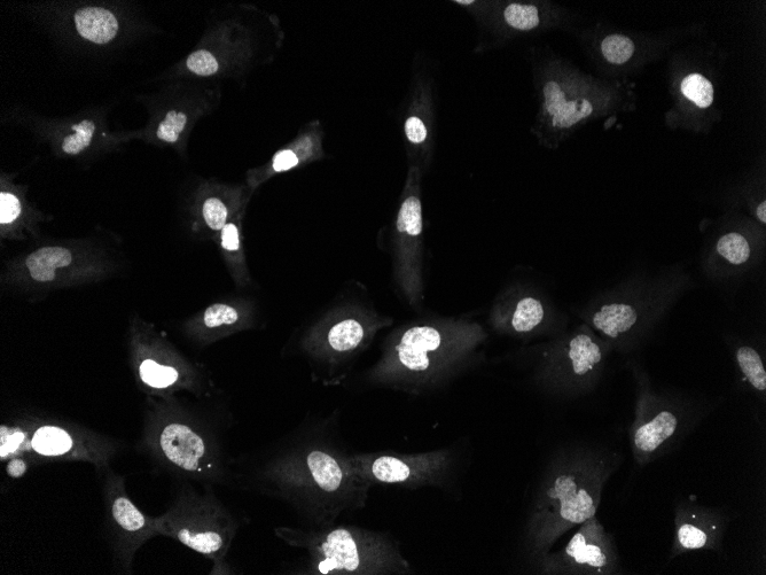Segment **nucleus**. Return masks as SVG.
I'll list each match as a JSON object with an SVG mask.
<instances>
[{"label":"nucleus","mask_w":766,"mask_h":575,"mask_svg":"<svg viewBox=\"0 0 766 575\" xmlns=\"http://www.w3.org/2000/svg\"><path fill=\"white\" fill-rule=\"evenodd\" d=\"M739 368L756 391L766 390V371L760 353L749 346H742L737 352Z\"/></svg>","instance_id":"obj_20"},{"label":"nucleus","mask_w":766,"mask_h":575,"mask_svg":"<svg viewBox=\"0 0 766 575\" xmlns=\"http://www.w3.org/2000/svg\"><path fill=\"white\" fill-rule=\"evenodd\" d=\"M757 217L762 223H766V202L763 201L760 206L757 207Z\"/></svg>","instance_id":"obj_35"},{"label":"nucleus","mask_w":766,"mask_h":575,"mask_svg":"<svg viewBox=\"0 0 766 575\" xmlns=\"http://www.w3.org/2000/svg\"><path fill=\"white\" fill-rule=\"evenodd\" d=\"M252 315L247 309L232 306L230 303H214L191 324V333L200 341L211 343L232 331L246 329Z\"/></svg>","instance_id":"obj_15"},{"label":"nucleus","mask_w":766,"mask_h":575,"mask_svg":"<svg viewBox=\"0 0 766 575\" xmlns=\"http://www.w3.org/2000/svg\"><path fill=\"white\" fill-rule=\"evenodd\" d=\"M637 322L638 313L636 309L630 305H624V303L605 305L591 318L594 329L612 340L620 339L624 334L630 333Z\"/></svg>","instance_id":"obj_18"},{"label":"nucleus","mask_w":766,"mask_h":575,"mask_svg":"<svg viewBox=\"0 0 766 575\" xmlns=\"http://www.w3.org/2000/svg\"><path fill=\"white\" fill-rule=\"evenodd\" d=\"M137 450L156 471L200 486L238 488L236 458L217 427L182 407H164L140 435Z\"/></svg>","instance_id":"obj_4"},{"label":"nucleus","mask_w":766,"mask_h":575,"mask_svg":"<svg viewBox=\"0 0 766 575\" xmlns=\"http://www.w3.org/2000/svg\"><path fill=\"white\" fill-rule=\"evenodd\" d=\"M182 481L174 500L162 515L154 517L159 536L173 539L210 559L220 572L237 538L240 524L215 493V486Z\"/></svg>","instance_id":"obj_7"},{"label":"nucleus","mask_w":766,"mask_h":575,"mask_svg":"<svg viewBox=\"0 0 766 575\" xmlns=\"http://www.w3.org/2000/svg\"><path fill=\"white\" fill-rule=\"evenodd\" d=\"M604 357V347L593 334L576 332L545 353L547 382L565 390H577L578 386H585L597 375Z\"/></svg>","instance_id":"obj_13"},{"label":"nucleus","mask_w":766,"mask_h":575,"mask_svg":"<svg viewBox=\"0 0 766 575\" xmlns=\"http://www.w3.org/2000/svg\"><path fill=\"white\" fill-rule=\"evenodd\" d=\"M187 68L200 76H210L218 71V62L208 51H198L187 59Z\"/></svg>","instance_id":"obj_29"},{"label":"nucleus","mask_w":766,"mask_h":575,"mask_svg":"<svg viewBox=\"0 0 766 575\" xmlns=\"http://www.w3.org/2000/svg\"><path fill=\"white\" fill-rule=\"evenodd\" d=\"M339 413L311 416L256 454L236 460L238 488L285 503L304 526L335 525L366 507L371 484L359 478L339 434Z\"/></svg>","instance_id":"obj_1"},{"label":"nucleus","mask_w":766,"mask_h":575,"mask_svg":"<svg viewBox=\"0 0 766 575\" xmlns=\"http://www.w3.org/2000/svg\"><path fill=\"white\" fill-rule=\"evenodd\" d=\"M683 95L700 108H707L714 101V87L705 76L692 74L682 82Z\"/></svg>","instance_id":"obj_22"},{"label":"nucleus","mask_w":766,"mask_h":575,"mask_svg":"<svg viewBox=\"0 0 766 575\" xmlns=\"http://www.w3.org/2000/svg\"><path fill=\"white\" fill-rule=\"evenodd\" d=\"M75 131L74 135H69L64 139L62 144V151L67 154H78L90 145L93 134H95V123L89 120H84L81 123L73 126Z\"/></svg>","instance_id":"obj_26"},{"label":"nucleus","mask_w":766,"mask_h":575,"mask_svg":"<svg viewBox=\"0 0 766 575\" xmlns=\"http://www.w3.org/2000/svg\"><path fill=\"white\" fill-rule=\"evenodd\" d=\"M3 464L5 465L6 475L15 480L25 477L31 466H34L29 458L23 456L11 457L3 462Z\"/></svg>","instance_id":"obj_32"},{"label":"nucleus","mask_w":766,"mask_h":575,"mask_svg":"<svg viewBox=\"0 0 766 575\" xmlns=\"http://www.w3.org/2000/svg\"><path fill=\"white\" fill-rule=\"evenodd\" d=\"M623 456L593 445L562 448L547 464L525 528V549L536 563L568 531L597 516L604 489Z\"/></svg>","instance_id":"obj_3"},{"label":"nucleus","mask_w":766,"mask_h":575,"mask_svg":"<svg viewBox=\"0 0 766 575\" xmlns=\"http://www.w3.org/2000/svg\"><path fill=\"white\" fill-rule=\"evenodd\" d=\"M186 122L187 118L185 114L175 111L170 112L167 114L166 119L160 124L156 135H158L163 142L176 143L179 135H181V132L186 126Z\"/></svg>","instance_id":"obj_28"},{"label":"nucleus","mask_w":766,"mask_h":575,"mask_svg":"<svg viewBox=\"0 0 766 575\" xmlns=\"http://www.w3.org/2000/svg\"><path fill=\"white\" fill-rule=\"evenodd\" d=\"M221 233V244L224 250L226 252H238L240 250V239L237 225L226 224Z\"/></svg>","instance_id":"obj_34"},{"label":"nucleus","mask_w":766,"mask_h":575,"mask_svg":"<svg viewBox=\"0 0 766 575\" xmlns=\"http://www.w3.org/2000/svg\"><path fill=\"white\" fill-rule=\"evenodd\" d=\"M300 158L292 150L280 151L272 161V170L275 173H285L299 166Z\"/></svg>","instance_id":"obj_33"},{"label":"nucleus","mask_w":766,"mask_h":575,"mask_svg":"<svg viewBox=\"0 0 766 575\" xmlns=\"http://www.w3.org/2000/svg\"><path fill=\"white\" fill-rule=\"evenodd\" d=\"M393 323L394 318L381 315L363 301L342 300L295 334L293 352L306 359L328 384Z\"/></svg>","instance_id":"obj_6"},{"label":"nucleus","mask_w":766,"mask_h":575,"mask_svg":"<svg viewBox=\"0 0 766 575\" xmlns=\"http://www.w3.org/2000/svg\"><path fill=\"white\" fill-rule=\"evenodd\" d=\"M73 261L72 253L62 247H44L28 256L27 268L37 282H51L58 268L68 267Z\"/></svg>","instance_id":"obj_19"},{"label":"nucleus","mask_w":766,"mask_h":575,"mask_svg":"<svg viewBox=\"0 0 766 575\" xmlns=\"http://www.w3.org/2000/svg\"><path fill=\"white\" fill-rule=\"evenodd\" d=\"M104 500V531L117 573L131 574L140 548L159 536L154 517L147 516L129 496L125 478L112 468L99 476Z\"/></svg>","instance_id":"obj_9"},{"label":"nucleus","mask_w":766,"mask_h":575,"mask_svg":"<svg viewBox=\"0 0 766 575\" xmlns=\"http://www.w3.org/2000/svg\"><path fill=\"white\" fill-rule=\"evenodd\" d=\"M277 538L304 551L287 572L308 575H406L412 566L387 533L358 526H279Z\"/></svg>","instance_id":"obj_5"},{"label":"nucleus","mask_w":766,"mask_h":575,"mask_svg":"<svg viewBox=\"0 0 766 575\" xmlns=\"http://www.w3.org/2000/svg\"><path fill=\"white\" fill-rule=\"evenodd\" d=\"M717 252L732 264H741L748 261L750 247L747 239L740 233H729L719 239Z\"/></svg>","instance_id":"obj_24"},{"label":"nucleus","mask_w":766,"mask_h":575,"mask_svg":"<svg viewBox=\"0 0 766 575\" xmlns=\"http://www.w3.org/2000/svg\"><path fill=\"white\" fill-rule=\"evenodd\" d=\"M592 113L593 106L589 100H567L557 114L552 116V126L559 129H569L588 118Z\"/></svg>","instance_id":"obj_21"},{"label":"nucleus","mask_w":766,"mask_h":575,"mask_svg":"<svg viewBox=\"0 0 766 575\" xmlns=\"http://www.w3.org/2000/svg\"><path fill=\"white\" fill-rule=\"evenodd\" d=\"M455 462L456 454L448 448L416 454L351 453V464L358 477L372 486L444 487Z\"/></svg>","instance_id":"obj_10"},{"label":"nucleus","mask_w":766,"mask_h":575,"mask_svg":"<svg viewBox=\"0 0 766 575\" xmlns=\"http://www.w3.org/2000/svg\"><path fill=\"white\" fill-rule=\"evenodd\" d=\"M75 25L85 40L106 44L114 40L119 30L114 14L100 7H87L75 14Z\"/></svg>","instance_id":"obj_17"},{"label":"nucleus","mask_w":766,"mask_h":575,"mask_svg":"<svg viewBox=\"0 0 766 575\" xmlns=\"http://www.w3.org/2000/svg\"><path fill=\"white\" fill-rule=\"evenodd\" d=\"M604 57L614 65H622L633 56L635 44L630 38L622 35H612L605 38L601 44Z\"/></svg>","instance_id":"obj_25"},{"label":"nucleus","mask_w":766,"mask_h":575,"mask_svg":"<svg viewBox=\"0 0 766 575\" xmlns=\"http://www.w3.org/2000/svg\"><path fill=\"white\" fill-rule=\"evenodd\" d=\"M21 213L20 201L10 193L0 194V223L9 224L17 220Z\"/></svg>","instance_id":"obj_30"},{"label":"nucleus","mask_w":766,"mask_h":575,"mask_svg":"<svg viewBox=\"0 0 766 575\" xmlns=\"http://www.w3.org/2000/svg\"><path fill=\"white\" fill-rule=\"evenodd\" d=\"M504 21L515 30L529 31L539 26V11L535 5L511 4L504 10Z\"/></svg>","instance_id":"obj_23"},{"label":"nucleus","mask_w":766,"mask_h":575,"mask_svg":"<svg viewBox=\"0 0 766 575\" xmlns=\"http://www.w3.org/2000/svg\"><path fill=\"white\" fill-rule=\"evenodd\" d=\"M487 337L464 318H419L389 334L366 382L411 395L439 390L474 363Z\"/></svg>","instance_id":"obj_2"},{"label":"nucleus","mask_w":766,"mask_h":575,"mask_svg":"<svg viewBox=\"0 0 766 575\" xmlns=\"http://www.w3.org/2000/svg\"><path fill=\"white\" fill-rule=\"evenodd\" d=\"M405 135L412 144L420 145L427 141L428 130L418 116H411L405 123Z\"/></svg>","instance_id":"obj_31"},{"label":"nucleus","mask_w":766,"mask_h":575,"mask_svg":"<svg viewBox=\"0 0 766 575\" xmlns=\"http://www.w3.org/2000/svg\"><path fill=\"white\" fill-rule=\"evenodd\" d=\"M424 229L419 193L410 189L404 197L396 219L398 250L394 267V283L401 297L416 310L425 299L422 276L421 236Z\"/></svg>","instance_id":"obj_12"},{"label":"nucleus","mask_w":766,"mask_h":575,"mask_svg":"<svg viewBox=\"0 0 766 575\" xmlns=\"http://www.w3.org/2000/svg\"><path fill=\"white\" fill-rule=\"evenodd\" d=\"M228 207L218 198H208L203 204L202 215L211 230L222 231L228 220Z\"/></svg>","instance_id":"obj_27"},{"label":"nucleus","mask_w":766,"mask_h":575,"mask_svg":"<svg viewBox=\"0 0 766 575\" xmlns=\"http://www.w3.org/2000/svg\"><path fill=\"white\" fill-rule=\"evenodd\" d=\"M546 313L542 302L536 298H522L513 309L491 313L490 323L498 332L525 336L537 331L545 321Z\"/></svg>","instance_id":"obj_16"},{"label":"nucleus","mask_w":766,"mask_h":575,"mask_svg":"<svg viewBox=\"0 0 766 575\" xmlns=\"http://www.w3.org/2000/svg\"><path fill=\"white\" fill-rule=\"evenodd\" d=\"M729 522V515L722 509L705 507L694 500L679 501L670 558L700 550L722 554Z\"/></svg>","instance_id":"obj_14"},{"label":"nucleus","mask_w":766,"mask_h":575,"mask_svg":"<svg viewBox=\"0 0 766 575\" xmlns=\"http://www.w3.org/2000/svg\"><path fill=\"white\" fill-rule=\"evenodd\" d=\"M546 575H616L622 573L614 536L597 516L578 526L572 539L556 553L550 551L535 563Z\"/></svg>","instance_id":"obj_11"},{"label":"nucleus","mask_w":766,"mask_h":575,"mask_svg":"<svg viewBox=\"0 0 766 575\" xmlns=\"http://www.w3.org/2000/svg\"><path fill=\"white\" fill-rule=\"evenodd\" d=\"M124 448L122 441L84 427L56 423L33 422L0 426V461L14 456L36 463H87L98 476L112 468Z\"/></svg>","instance_id":"obj_8"}]
</instances>
